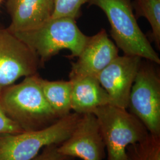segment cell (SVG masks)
Returning <instances> with one entry per match:
<instances>
[{
  "label": "cell",
  "mask_w": 160,
  "mask_h": 160,
  "mask_svg": "<svg viewBox=\"0 0 160 160\" xmlns=\"http://www.w3.org/2000/svg\"><path fill=\"white\" fill-rule=\"evenodd\" d=\"M38 74L26 77L19 84L0 92V102L6 114L24 132L45 128L59 119L48 103Z\"/></svg>",
  "instance_id": "obj_1"
},
{
  "label": "cell",
  "mask_w": 160,
  "mask_h": 160,
  "mask_svg": "<svg viewBox=\"0 0 160 160\" xmlns=\"http://www.w3.org/2000/svg\"><path fill=\"white\" fill-rule=\"evenodd\" d=\"M12 33L34 52L40 63L63 49L71 52L68 58L77 57L88 38L79 29L76 20L68 17H51L36 29Z\"/></svg>",
  "instance_id": "obj_2"
},
{
  "label": "cell",
  "mask_w": 160,
  "mask_h": 160,
  "mask_svg": "<svg viewBox=\"0 0 160 160\" xmlns=\"http://www.w3.org/2000/svg\"><path fill=\"white\" fill-rule=\"evenodd\" d=\"M88 2L105 13L111 36L124 55L138 56L160 64L158 54L138 24L131 0H90Z\"/></svg>",
  "instance_id": "obj_3"
},
{
  "label": "cell",
  "mask_w": 160,
  "mask_h": 160,
  "mask_svg": "<svg viewBox=\"0 0 160 160\" xmlns=\"http://www.w3.org/2000/svg\"><path fill=\"white\" fill-rule=\"evenodd\" d=\"M81 115L70 113L38 131L0 134V160H31L46 146L61 145L70 136Z\"/></svg>",
  "instance_id": "obj_4"
},
{
  "label": "cell",
  "mask_w": 160,
  "mask_h": 160,
  "mask_svg": "<svg viewBox=\"0 0 160 160\" xmlns=\"http://www.w3.org/2000/svg\"><path fill=\"white\" fill-rule=\"evenodd\" d=\"M97 118L108 154V160H126V149L148 135L143 123L127 109L112 104L99 107Z\"/></svg>",
  "instance_id": "obj_5"
},
{
  "label": "cell",
  "mask_w": 160,
  "mask_h": 160,
  "mask_svg": "<svg viewBox=\"0 0 160 160\" xmlns=\"http://www.w3.org/2000/svg\"><path fill=\"white\" fill-rule=\"evenodd\" d=\"M143 59L132 86L127 109L149 133L160 135V72L157 63Z\"/></svg>",
  "instance_id": "obj_6"
},
{
  "label": "cell",
  "mask_w": 160,
  "mask_h": 160,
  "mask_svg": "<svg viewBox=\"0 0 160 160\" xmlns=\"http://www.w3.org/2000/svg\"><path fill=\"white\" fill-rule=\"evenodd\" d=\"M36 55L8 29L0 28V92L22 77L36 74Z\"/></svg>",
  "instance_id": "obj_7"
},
{
  "label": "cell",
  "mask_w": 160,
  "mask_h": 160,
  "mask_svg": "<svg viewBox=\"0 0 160 160\" xmlns=\"http://www.w3.org/2000/svg\"><path fill=\"white\" fill-rule=\"evenodd\" d=\"M58 151L73 158L104 160L106 147L96 116L82 114L70 136L58 145Z\"/></svg>",
  "instance_id": "obj_8"
},
{
  "label": "cell",
  "mask_w": 160,
  "mask_h": 160,
  "mask_svg": "<svg viewBox=\"0 0 160 160\" xmlns=\"http://www.w3.org/2000/svg\"><path fill=\"white\" fill-rule=\"evenodd\" d=\"M142 58L138 56H118L97 76L108 93L112 105L127 109L132 86Z\"/></svg>",
  "instance_id": "obj_9"
},
{
  "label": "cell",
  "mask_w": 160,
  "mask_h": 160,
  "mask_svg": "<svg viewBox=\"0 0 160 160\" xmlns=\"http://www.w3.org/2000/svg\"><path fill=\"white\" fill-rule=\"evenodd\" d=\"M119 56V48L104 29L88 36L77 60L71 63L69 79L91 76L96 77Z\"/></svg>",
  "instance_id": "obj_10"
},
{
  "label": "cell",
  "mask_w": 160,
  "mask_h": 160,
  "mask_svg": "<svg viewBox=\"0 0 160 160\" xmlns=\"http://www.w3.org/2000/svg\"><path fill=\"white\" fill-rule=\"evenodd\" d=\"M53 8L54 0H7L11 18L7 29L12 32L36 29L51 18Z\"/></svg>",
  "instance_id": "obj_11"
},
{
  "label": "cell",
  "mask_w": 160,
  "mask_h": 160,
  "mask_svg": "<svg viewBox=\"0 0 160 160\" xmlns=\"http://www.w3.org/2000/svg\"><path fill=\"white\" fill-rule=\"evenodd\" d=\"M71 84V109L80 114L92 113L99 107L112 104L108 93L96 77L85 76L69 79Z\"/></svg>",
  "instance_id": "obj_12"
},
{
  "label": "cell",
  "mask_w": 160,
  "mask_h": 160,
  "mask_svg": "<svg viewBox=\"0 0 160 160\" xmlns=\"http://www.w3.org/2000/svg\"><path fill=\"white\" fill-rule=\"evenodd\" d=\"M40 84L48 103L59 118L71 113L70 80L49 81L40 77Z\"/></svg>",
  "instance_id": "obj_13"
},
{
  "label": "cell",
  "mask_w": 160,
  "mask_h": 160,
  "mask_svg": "<svg viewBox=\"0 0 160 160\" xmlns=\"http://www.w3.org/2000/svg\"><path fill=\"white\" fill-rule=\"evenodd\" d=\"M136 18L145 17L151 28V36L160 49V0H135L132 4Z\"/></svg>",
  "instance_id": "obj_14"
},
{
  "label": "cell",
  "mask_w": 160,
  "mask_h": 160,
  "mask_svg": "<svg viewBox=\"0 0 160 160\" xmlns=\"http://www.w3.org/2000/svg\"><path fill=\"white\" fill-rule=\"evenodd\" d=\"M126 160H160V135L149 133L142 141L129 145Z\"/></svg>",
  "instance_id": "obj_15"
},
{
  "label": "cell",
  "mask_w": 160,
  "mask_h": 160,
  "mask_svg": "<svg viewBox=\"0 0 160 160\" xmlns=\"http://www.w3.org/2000/svg\"><path fill=\"white\" fill-rule=\"evenodd\" d=\"M90 0H54L52 18L68 17L77 20L80 16L81 8Z\"/></svg>",
  "instance_id": "obj_16"
},
{
  "label": "cell",
  "mask_w": 160,
  "mask_h": 160,
  "mask_svg": "<svg viewBox=\"0 0 160 160\" xmlns=\"http://www.w3.org/2000/svg\"><path fill=\"white\" fill-rule=\"evenodd\" d=\"M24 132L6 114L0 102V134H15Z\"/></svg>",
  "instance_id": "obj_17"
},
{
  "label": "cell",
  "mask_w": 160,
  "mask_h": 160,
  "mask_svg": "<svg viewBox=\"0 0 160 160\" xmlns=\"http://www.w3.org/2000/svg\"><path fill=\"white\" fill-rule=\"evenodd\" d=\"M72 158L60 153L58 145H50L44 147L40 154L31 160H72Z\"/></svg>",
  "instance_id": "obj_18"
},
{
  "label": "cell",
  "mask_w": 160,
  "mask_h": 160,
  "mask_svg": "<svg viewBox=\"0 0 160 160\" xmlns=\"http://www.w3.org/2000/svg\"><path fill=\"white\" fill-rule=\"evenodd\" d=\"M2 1V0H0V3H1V2Z\"/></svg>",
  "instance_id": "obj_19"
}]
</instances>
